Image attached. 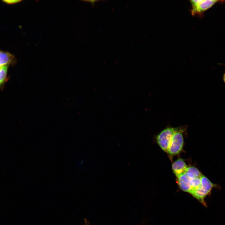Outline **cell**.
Returning <instances> with one entry per match:
<instances>
[{
	"label": "cell",
	"instance_id": "cell-1",
	"mask_svg": "<svg viewBox=\"0 0 225 225\" xmlns=\"http://www.w3.org/2000/svg\"><path fill=\"white\" fill-rule=\"evenodd\" d=\"M201 178V186L193 193L192 195L207 207V205L205 201V198L210 194L211 190L215 187V185L202 174Z\"/></svg>",
	"mask_w": 225,
	"mask_h": 225
},
{
	"label": "cell",
	"instance_id": "cell-2",
	"mask_svg": "<svg viewBox=\"0 0 225 225\" xmlns=\"http://www.w3.org/2000/svg\"><path fill=\"white\" fill-rule=\"evenodd\" d=\"M182 130L177 128L173 135L168 149V152L171 155L179 153L182 149L183 145V138Z\"/></svg>",
	"mask_w": 225,
	"mask_h": 225
},
{
	"label": "cell",
	"instance_id": "cell-3",
	"mask_svg": "<svg viewBox=\"0 0 225 225\" xmlns=\"http://www.w3.org/2000/svg\"><path fill=\"white\" fill-rule=\"evenodd\" d=\"M177 128H168L163 130L157 136V140L161 148L168 152L170 141Z\"/></svg>",
	"mask_w": 225,
	"mask_h": 225
},
{
	"label": "cell",
	"instance_id": "cell-4",
	"mask_svg": "<svg viewBox=\"0 0 225 225\" xmlns=\"http://www.w3.org/2000/svg\"><path fill=\"white\" fill-rule=\"evenodd\" d=\"M192 8L191 13L192 15H200L207 10L218 1L197 0H190Z\"/></svg>",
	"mask_w": 225,
	"mask_h": 225
},
{
	"label": "cell",
	"instance_id": "cell-5",
	"mask_svg": "<svg viewBox=\"0 0 225 225\" xmlns=\"http://www.w3.org/2000/svg\"><path fill=\"white\" fill-rule=\"evenodd\" d=\"M177 183L181 190L190 193L191 190V181L186 173L177 177Z\"/></svg>",
	"mask_w": 225,
	"mask_h": 225
},
{
	"label": "cell",
	"instance_id": "cell-6",
	"mask_svg": "<svg viewBox=\"0 0 225 225\" xmlns=\"http://www.w3.org/2000/svg\"><path fill=\"white\" fill-rule=\"evenodd\" d=\"M188 168L184 161L180 158L175 161L172 165L173 171L177 177L185 173Z\"/></svg>",
	"mask_w": 225,
	"mask_h": 225
},
{
	"label": "cell",
	"instance_id": "cell-7",
	"mask_svg": "<svg viewBox=\"0 0 225 225\" xmlns=\"http://www.w3.org/2000/svg\"><path fill=\"white\" fill-rule=\"evenodd\" d=\"M13 58L9 53L0 51V68L8 66L12 62Z\"/></svg>",
	"mask_w": 225,
	"mask_h": 225
},
{
	"label": "cell",
	"instance_id": "cell-8",
	"mask_svg": "<svg viewBox=\"0 0 225 225\" xmlns=\"http://www.w3.org/2000/svg\"><path fill=\"white\" fill-rule=\"evenodd\" d=\"M186 173L190 179L200 177L202 175L197 168L193 167H188Z\"/></svg>",
	"mask_w": 225,
	"mask_h": 225
},
{
	"label": "cell",
	"instance_id": "cell-9",
	"mask_svg": "<svg viewBox=\"0 0 225 225\" xmlns=\"http://www.w3.org/2000/svg\"><path fill=\"white\" fill-rule=\"evenodd\" d=\"M8 66L0 68V85L5 82L7 78Z\"/></svg>",
	"mask_w": 225,
	"mask_h": 225
},
{
	"label": "cell",
	"instance_id": "cell-10",
	"mask_svg": "<svg viewBox=\"0 0 225 225\" xmlns=\"http://www.w3.org/2000/svg\"><path fill=\"white\" fill-rule=\"evenodd\" d=\"M21 0H4L3 1L5 3L9 4H13L17 3L21 1Z\"/></svg>",
	"mask_w": 225,
	"mask_h": 225
},
{
	"label": "cell",
	"instance_id": "cell-11",
	"mask_svg": "<svg viewBox=\"0 0 225 225\" xmlns=\"http://www.w3.org/2000/svg\"><path fill=\"white\" fill-rule=\"evenodd\" d=\"M86 1V2L87 1V2H90L92 4V6H93L95 4V2H96V1H98L97 0H95H95H92H92H90V1L89 0V1Z\"/></svg>",
	"mask_w": 225,
	"mask_h": 225
},
{
	"label": "cell",
	"instance_id": "cell-12",
	"mask_svg": "<svg viewBox=\"0 0 225 225\" xmlns=\"http://www.w3.org/2000/svg\"><path fill=\"white\" fill-rule=\"evenodd\" d=\"M223 81L225 83V73L224 74L223 77Z\"/></svg>",
	"mask_w": 225,
	"mask_h": 225
}]
</instances>
